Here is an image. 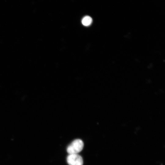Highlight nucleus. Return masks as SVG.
<instances>
[{
	"instance_id": "7ed1b4c3",
	"label": "nucleus",
	"mask_w": 165,
	"mask_h": 165,
	"mask_svg": "<svg viewBox=\"0 0 165 165\" xmlns=\"http://www.w3.org/2000/svg\"><path fill=\"white\" fill-rule=\"evenodd\" d=\"M92 22V18L89 16H86L82 19V24L86 26L90 25Z\"/></svg>"
},
{
	"instance_id": "f03ea898",
	"label": "nucleus",
	"mask_w": 165,
	"mask_h": 165,
	"mask_svg": "<svg viewBox=\"0 0 165 165\" xmlns=\"http://www.w3.org/2000/svg\"><path fill=\"white\" fill-rule=\"evenodd\" d=\"M67 161L69 165H82L83 164L82 157L78 154H69Z\"/></svg>"
},
{
	"instance_id": "f257e3e1",
	"label": "nucleus",
	"mask_w": 165,
	"mask_h": 165,
	"mask_svg": "<svg viewBox=\"0 0 165 165\" xmlns=\"http://www.w3.org/2000/svg\"><path fill=\"white\" fill-rule=\"evenodd\" d=\"M83 146V141L80 139H76L68 146L67 151L69 154H78L82 150Z\"/></svg>"
}]
</instances>
